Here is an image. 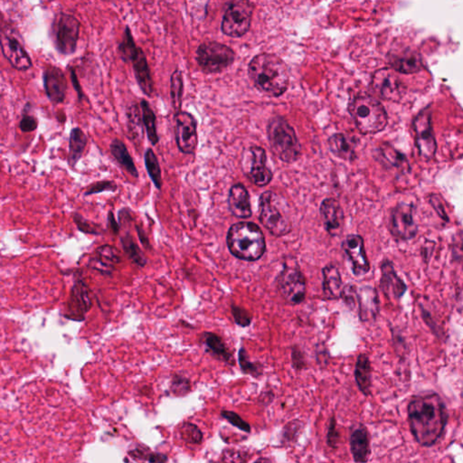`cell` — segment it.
<instances>
[{"instance_id": "6da1fadb", "label": "cell", "mask_w": 463, "mask_h": 463, "mask_svg": "<svg viewBox=\"0 0 463 463\" xmlns=\"http://www.w3.org/2000/svg\"><path fill=\"white\" fill-rule=\"evenodd\" d=\"M411 434L420 444L432 446L441 437L447 422V414L440 396H416L408 407Z\"/></svg>"}, {"instance_id": "7a4b0ae2", "label": "cell", "mask_w": 463, "mask_h": 463, "mask_svg": "<svg viewBox=\"0 0 463 463\" xmlns=\"http://www.w3.org/2000/svg\"><path fill=\"white\" fill-rule=\"evenodd\" d=\"M248 74L263 95L279 97L288 89V66L275 54L265 53L254 56L248 65Z\"/></svg>"}, {"instance_id": "3957f363", "label": "cell", "mask_w": 463, "mask_h": 463, "mask_svg": "<svg viewBox=\"0 0 463 463\" xmlns=\"http://www.w3.org/2000/svg\"><path fill=\"white\" fill-rule=\"evenodd\" d=\"M226 243L230 253L236 258L256 262L266 252L265 235L256 223L239 222L229 228Z\"/></svg>"}, {"instance_id": "277c9868", "label": "cell", "mask_w": 463, "mask_h": 463, "mask_svg": "<svg viewBox=\"0 0 463 463\" xmlns=\"http://www.w3.org/2000/svg\"><path fill=\"white\" fill-rule=\"evenodd\" d=\"M349 111L362 134H376L387 125V113L382 104L370 95H359L350 102Z\"/></svg>"}, {"instance_id": "5b68a950", "label": "cell", "mask_w": 463, "mask_h": 463, "mask_svg": "<svg viewBox=\"0 0 463 463\" xmlns=\"http://www.w3.org/2000/svg\"><path fill=\"white\" fill-rule=\"evenodd\" d=\"M268 140L272 152L281 162L293 163L301 157V147L295 129L283 117L272 118L267 127Z\"/></svg>"}, {"instance_id": "8992f818", "label": "cell", "mask_w": 463, "mask_h": 463, "mask_svg": "<svg viewBox=\"0 0 463 463\" xmlns=\"http://www.w3.org/2000/svg\"><path fill=\"white\" fill-rule=\"evenodd\" d=\"M81 23L74 15L59 12L51 25V38L57 52L71 56L77 49Z\"/></svg>"}, {"instance_id": "52a82bcc", "label": "cell", "mask_w": 463, "mask_h": 463, "mask_svg": "<svg viewBox=\"0 0 463 463\" xmlns=\"http://www.w3.org/2000/svg\"><path fill=\"white\" fill-rule=\"evenodd\" d=\"M259 219L269 233L276 237L292 231V221L277 205L276 195L272 191L262 194L259 199Z\"/></svg>"}, {"instance_id": "ba28073f", "label": "cell", "mask_w": 463, "mask_h": 463, "mask_svg": "<svg viewBox=\"0 0 463 463\" xmlns=\"http://www.w3.org/2000/svg\"><path fill=\"white\" fill-rule=\"evenodd\" d=\"M235 54L228 45L217 42H205L198 47L196 63L205 74L226 70L235 62Z\"/></svg>"}, {"instance_id": "9c48e42d", "label": "cell", "mask_w": 463, "mask_h": 463, "mask_svg": "<svg viewBox=\"0 0 463 463\" xmlns=\"http://www.w3.org/2000/svg\"><path fill=\"white\" fill-rule=\"evenodd\" d=\"M277 288L287 302L301 304L306 298L307 281L298 263H285L277 278Z\"/></svg>"}, {"instance_id": "30bf717a", "label": "cell", "mask_w": 463, "mask_h": 463, "mask_svg": "<svg viewBox=\"0 0 463 463\" xmlns=\"http://www.w3.org/2000/svg\"><path fill=\"white\" fill-rule=\"evenodd\" d=\"M253 5L249 1H234L223 15L221 29L231 38H241L249 31L252 22Z\"/></svg>"}, {"instance_id": "8fae6325", "label": "cell", "mask_w": 463, "mask_h": 463, "mask_svg": "<svg viewBox=\"0 0 463 463\" xmlns=\"http://www.w3.org/2000/svg\"><path fill=\"white\" fill-rule=\"evenodd\" d=\"M175 140L178 150L183 154L193 155L198 144V122L194 115L180 111L174 115Z\"/></svg>"}, {"instance_id": "7c38bea8", "label": "cell", "mask_w": 463, "mask_h": 463, "mask_svg": "<svg viewBox=\"0 0 463 463\" xmlns=\"http://www.w3.org/2000/svg\"><path fill=\"white\" fill-rule=\"evenodd\" d=\"M93 307L92 292L81 278L74 281L68 301L65 304L63 317L72 322H81Z\"/></svg>"}, {"instance_id": "4fadbf2b", "label": "cell", "mask_w": 463, "mask_h": 463, "mask_svg": "<svg viewBox=\"0 0 463 463\" xmlns=\"http://www.w3.org/2000/svg\"><path fill=\"white\" fill-rule=\"evenodd\" d=\"M416 142L420 156L425 159H432L437 152V142L432 132L431 113L425 109L414 120Z\"/></svg>"}, {"instance_id": "5bb4252c", "label": "cell", "mask_w": 463, "mask_h": 463, "mask_svg": "<svg viewBox=\"0 0 463 463\" xmlns=\"http://www.w3.org/2000/svg\"><path fill=\"white\" fill-rule=\"evenodd\" d=\"M0 48L3 56L16 70L24 72L33 68L31 57L26 52V48L16 36L9 34L3 27L0 36Z\"/></svg>"}, {"instance_id": "9a60e30c", "label": "cell", "mask_w": 463, "mask_h": 463, "mask_svg": "<svg viewBox=\"0 0 463 463\" xmlns=\"http://www.w3.org/2000/svg\"><path fill=\"white\" fill-rule=\"evenodd\" d=\"M389 230L393 237L399 240H409L416 235L417 226L411 205L400 204L392 211Z\"/></svg>"}, {"instance_id": "2e32d148", "label": "cell", "mask_w": 463, "mask_h": 463, "mask_svg": "<svg viewBox=\"0 0 463 463\" xmlns=\"http://www.w3.org/2000/svg\"><path fill=\"white\" fill-rule=\"evenodd\" d=\"M45 95L53 104H61L68 93V80L65 72L56 65L45 66L43 72Z\"/></svg>"}, {"instance_id": "e0dca14e", "label": "cell", "mask_w": 463, "mask_h": 463, "mask_svg": "<svg viewBox=\"0 0 463 463\" xmlns=\"http://www.w3.org/2000/svg\"><path fill=\"white\" fill-rule=\"evenodd\" d=\"M372 89L381 98L396 102L402 96L400 79L391 69H381L375 72L371 81Z\"/></svg>"}, {"instance_id": "ac0fdd59", "label": "cell", "mask_w": 463, "mask_h": 463, "mask_svg": "<svg viewBox=\"0 0 463 463\" xmlns=\"http://www.w3.org/2000/svg\"><path fill=\"white\" fill-rule=\"evenodd\" d=\"M342 249L346 253L352 265L353 274L361 276L370 271L364 239L359 235H349L342 244Z\"/></svg>"}, {"instance_id": "d6986e66", "label": "cell", "mask_w": 463, "mask_h": 463, "mask_svg": "<svg viewBox=\"0 0 463 463\" xmlns=\"http://www.w3.org/2000/svg\"><path fill=\"white\" fill-rule=\"evenodd\" d=\"M320 217H322L324 228L329 235L340 236L344 228V212L340 202L334 198H326L320 205Z\"/></svg>"}, {"instance_id": "ffe728a7", "label": "cell", "mask_w": 463, "mask_h": 463, "mask_svg": "<svg viewBox=\"0 0 463 463\" xmlns=\"http://www.w3.org/2000/svg\"><path fill=\"white\" fill-rule=\"evenodd\" d=\"M132 63L136 81H137L138 86L140 87L141 92L145 95L151 98L154 93H155V84H154L152 74H151L146 54H145L141 47H139L137 50L133 53L131 58L129 60L128 63Z\"/></svg>"}, {"instance_id": "44dd1931", "label": "cell", "mask_w": 463, "mask_h": 463, "mask_svg": "<svg viewBox=\"0 0 463 463\" xmlns=\"http://www.w3.org/2000/svg\"><path fill=\"white\" fill-rule=\"evenodd\" d=\"M120 262L122 256L120 251L113 245L104 244L97 248L88 265L93 270L98 271L105 276H111L116 269V265Z\"/></svg>"}, {"instance_id": "7402d4cb", "label": "cell", "mask_w": 463, "mask_h": 463, "mask_svg": "<svg viewBox=\"0 0 463 463\" xmlns=\"http://www.w3.org/2000/svg\"><path fill=\"white\" fill-rule=\"evenodd\" d=\"M249 171L248 177L254 185L265 187L272 180V172L266 165L267 155L261 147H251L249 150Z\"/></svg>"}, {"instance_id": "603a6c76", "label": "cell", "mask_w": 463, "mask_h": 463, "mask_svg": "<svg viewBox=\"0 0 463 463\" xmlns=\"http://www.w3.org/2000/svg\"><path fill=\"white\" fill-rule=\"evenodd\" d=\"M350 450L356 463L368 462L370 456V439L367 427L362 423H356L350 429Z\"/></svg>"}, {"instance_id": "cb8c5ba5", "label": "cell", "mask_w": 463, "mask_h": 463, "mask_svg": "<svg viewBox=\"0 0 463 463\" xmlns=\"http://www.w3.org/2000/svg\"><path fill=\"white\" fill-rule=\"evenodd\" d=\"M380 286L386 297L392 299H400L407 290V285L396 274L393 263L387 260L381 265Z\"/></svg>"}, {"instance_id": "d4e9b609", "label": "cell", "mask_w": 463, "mask_h": 463, "mask_svg": "<svg viewBox=\"0 0 463 463\" xmlns=\"http://www.w3.org/2000/svg\"><path fill=\"white\" fill-rule=\"evenodd\" d=\"M389 63L393 70L402 74H413L423 68L422 57L410 48L390 54Z\"/></svg>"}, {"instance_id": "484cf974", "label": "cell", "mask_w": 463, "mask_h": 463, "mask_svg": "<svg viewBox=\"0 0 463 463\" xmlns=\"http://www.w3.org/2000/svg\"><path fill=\"white\" fill-rule=\"evenodd\" d=\"M228 207L233 216L247 219L252 217L250 196L244 185L235 184L231 187L228 196Z\"/></svg>"}, {"instance_id": "4316f807", "label": "cell", "mask_w": 463, "mask_h": 463, "mask_svg": "<svg viewBox=\"0 0 463 463\" xmlns=\"http://www.w3.org/2000/svg\"><path fill=\"white\" fill-rule=\"evenodd\" d=\"M359 313L362 322L376 319L379 311V301L376 289L370 286H363L358 289Z\"/></svg>"}, {"instance_id": "83f0119b", "label": "cell", "mask_w": 463, "mask_h": 463, "mask_svg": "<svg viewBox=\"0 0 463 463\" xmlns=\"http://www.w3.org/2000/svg\"><path fill=\"white\" fill-rule=\"evenodd\" d=\"M322 275L324 298L327 299H340L344 286L338 269L333 265H326L322 269Z\"/></svg>"}, {"instance_id": "f1b7e54d", "label": "cell", "mask_w": 463, "mask_h": 463, "mask_svg": "<svg viewBox=\"0 0 463 463\" xmlns=\"http://www.w3.org/2000/svg\"><path fill=\"white\" fill-rule=\"evenodd\" d=\"M201 342L203 346L205 347V351L211 354L214 358L222 360L230 365H234V358L230 353L228 347L226 346L223 338L219 335L212 332H204L201 335Z\"/></svg>"}, {"instance_id": "f546056e", "label": "cell", "mask_w": 463, "mask_h": 463, "mask_svg": "<svg viewBox=\"0 0 463 463\" xmlns=\"http://www.w3.org/2000/svg\"><path fill=\"white\" fill-rule=\"evenodd\" d=\"M110 151L111 155L116 160L118 164L122 166L129 175L134 178H139V171L132 157L130 154L128 149L124 142L115 138L110 144Z\"/></svg>"}, {"instance_id": "4dcf8cb0", "label": "cell", "mask_w": 463, "mask_h": 463, "mask_svg": "<svg viewBox=\"0 0 463 463\" xmlns=\"http://www.w3.org/2000/svg\"><path fill=\"white\" fill-rule=\"evenodd\" d=\"M88 138L83 130L75 127L72 129L70 137H69V153L68 165L71 168H74L80 162L84 155V150L87 146Z\"/></svg>"}, {"instance_id": "1f68e13d", "label": "cell", "mask_w": 463, "mask_h": 463, "mask_svg": "<svg viewBox=\"0 0 463 463\" xmlns=\"http://www.w3.org/2000/svg\"><path fill=\"white\" fill-rule=\"evenodd\" d=\"M141 110L137 104H132L126 111L127 128L130 139L136 144H140L143 140L144 124Z\"/></svg>"}, {"instance_id": "d6a6232c", "label": "cell", "mask_w": 463, "mask_h": 463, "mask_svg": "<svg viewBox=\"0 0 463 463\" xmlns=\"http://www.w3.org/2000/svg\"><path fill=\"white\" fill-rule=\"evenodd\" d=\"M371 371L370 360L367 355L361 354L356 359L355 379L360 391L365 395H370Z\"/></svg>"}, {"instance_id": "836d02e7", "label": "cell", "mask_w": 463, "mask_h": 463, "mask_svg": "<svg viewBox=\"0 0 463 463\" xmlns=\"http://www.w3.org/2000/svg\"><path fill=\"white\" fill-rule=\"evenodd\" d=\"M329 150L336 157L343 160H354L356 152L354 146L347 138L342 133H336L329 140Z\"/></svg>"}, {"instance_id": "e575fe53", "label": "cell", "mask_w": 463, "mask_h": 463, "mask_svg": "<svg viewBox=\"0 0 463 463\" xmlns=\"http://www.w3.org/2000/svg\"><path fill=\"white\" fill-rule=\"evenodd\" d=\"M141 109L142 113V120L145 129H146L148 140L152 146H156L159 142V136L157 134V116L155 111L151 107L150 102L147 100H141Z\"/></svg>"}, {"instance_id": "d590c367", "label": "cell", "mask_w": 463, "mask_h": 463, "mask_svg": "<svg viewBox=\"0 0 463 463\" xmlns=\"http://www.w3.org/2000/svg\"><path fill=\"white\" fill-rule=\"evenodd\" d=\"M120 244H122L123 252L125 253L128 258L134 265L140 268H143L146 266V257H145L140 246L136 243L131 233L126 231L123 235H120Z\"/></svg>"}, {"instance_id": "8d00e7d4", "label": "cell", "mask_w": 463, "mask_h": 463, "mask_svg": "<svg viewBox=\"0 0 463 463\" xmlns=\"http://www.w3.org/2000/svg\"><path fill=\"white\" fill-rule=\"evenodd\" d=\"M184 93V79L182 71L175 68L171 77V98L175 114L180 113L182 109Z\"/></svg>"}, {"instance_id": "74e56055", "label": "cell", "mask_w": 463, "mask_h": 463, "mask_svg": "<svg viewBox=\"0 0 463 463\" xmlns=\"http://www.w3.org/2000/svg\"><path fill=\"white\" fill-rule=\"evenodd\" d=\"M144 163L151 181H152L156 189L160 191L163 185L162 168H160L159 159H157L155 152L151 148H148L145 150Z\"/></svg>"}, {"instance_id": "f35d334b", "label": "cell", "mask_w": 463, "mask_h": 463, "mask_svg": "<svg viewBox=\"0 0 463 463\" xmlns=\"http://www.w3.org/2000/svg\"><path fill=\"white\" fill-rule=\"evenodd\" d=\"M139 45L136 44L134 38H133L131 27L125 26L124 29L122 40L118 45V53L124 63H128L130 58L133 53L137 50Z\"/></svg>"}, {"instance_id": "ab89813d", "label": "cell", "mask_w": 463, "mask_h": 463, "mask_svg": "<svg viewBox=\"0 0 463 463\" xmlns=\"http://www.w3.org/2000/svg\"><path fill=\"white\" fill-rule=\"evenodd\" d=\"M72 220L77 225L79 231L84 233V234L102 235L104 233V228L100 223L84 219L81 214H72Z\"/></svg>"}, {"instance_id": "60d3db41", "label": "cell", "mask_w": 463, "mask_h": 463, "mask_svg": "<svg viewBox=\"0 0 463 463\" xmlns=\"http://www.w3.org/2000/svg\"><path fill=\"white\" fill-rule=\"evenodd\" d=\"M239 365L244 374L258 377L262 374V367L258 363H253L249 359V356L244 347H241L238 354Z\"/></svg>"}, {"instance_id": "b9f144b4", "label": "cell", "mask_w": 463, "mask_h": 463, "mask_svg": "<svg viewBox=\"0 0 463 463\" xmlns=\"http://www.w3.org/2000/svg\"><path fill=\"white\" fill-rule=\"evenodd\" d=\"M381 154L389 164L398 168H405L407 165V159L389 145L381 147Z\"/></svg>"}, {"instance_id": "7bdbcfd3", "label": "cell", "mask_w": 463, "mask_h": 463, "mask_svg": "<svg viewBox=\"0 0 463 463\" xmlns=\"http://www.w3.org/2000/svg\"><path fill=\"white\" fill-rule=\"evenodd\" d=\"M29 111H31V104L26 102L25 107H24L22 118H21L19 122V129L22 132H33L38 129V120Z\"/></svg>"}, {"instance_id": "ee69618b", "label": "cell", "mask_w": 463, "mask_h": 463, "mask_svg": "<svg viewBox=\"0 0 463 463\" xmlns=\"http://www.w3.org/2000/svg\"><path fill=\"white\" fill-rule=\"evenodd\" d=\"M181 435L187 443L199 444L203 441L201 430L191 423H184L181 428Z\"/></svg>"}, {"instance_id": "f6af8a7d", "label": "cell", "mask_w": 463, "mask_h": 463, "mask_svg": "<svg viewBox=\"0 0 463 463\" xmlns=\"http://www.w3.org/2000/svg\"><path fill=\"white\" fill-rule=\"evenodd\" d=\"M118 189L117 184L113 180H102L98 182L93 183L87 187L84 196L96 195V194L104 192H116Z\"/></svg>"}, {"instance_id": "bcb514c9", "label": "cell", "mask_w": 463, "mask_h": 463, "mask_svg": "<svg viewBox=\"0 0 463 463\" xmlns=\"http://www.w3.org/2000/svg\"><path fill=\"white\" fill-rule=\"evenodd\" d=\"M302 428H304V423L299 420L292 421L287 423L283 432V443L290 444L297 440Z\"/></svg>"}, {"instance_id": "7dc6e473", "label": "cell", "mask_w": 463, "mask_h": 463, "mask_svg": "<svg viewBox=\"0 0 463 463\" xmlns=\"http://www.w3.org/2000/svg\"><path fill=\"white\" fill-rule=\"evenodd\" d=\"M221 416L223 417L228 423H231L232 425H234L235 427L240 429L241 431L246 432V434H250L252 432V428L251 425L247 422L242 418L238 414L235 413L233 411H226L223 410L221 411Z\"/></svg>"}, {"instance_id": "c3c4849f", "label": "cell", "mask_w": 463, "mask_h": 463, "mask_svg": "<svg viewBox=\"0 0 463 463\" xmlns=\"http://www.w3.org/2000/svg\"><path fill=\"white\" fill-rule=\"evenodd\" d=\"M249 455L244 450L234 449L223 450L222 453V462L223 463H247Z\"/></svg>"}, {"instance_id": "681fc988", "label": "cell", "mask_w": 463, "mask_h": 463, "mask_svg": "<svg viewBox=\"0 0 463 463\" xmlns=\"http://www.w3.org/2000/svg\"><path fill=\"white\" fill-rule=\"evenodd\" d=\"M337 427V420L335 416H332L329 421L328 434H327V444L332 449H337L340 441V434Z\"/></svg>"}, {"instance_id": "f907efd6", "label": "cell", "mask_w": 463, "mask_h": 463, "mask_svg": "<svg viewBox=\"0 0 463 463\" xmlns=\"http://www.w3.org/2000/svg\"><path fill=\"white\" fill-rule=\"evenodd\" d=\"M341 298L350 308H356V305H359L358 288L352 284L345 286Z\"/></svg>"}, {"instance_id": "816d5d0a", "label": "cell", "mask_w": 463, "mask_h": 463, "mask_svg": "<svg viewBox=\"0 0 463 463\" xmlns=\"http://www.w3.org/2000/svg\"><path fill=\"white\" fill-rule=\"evenodd\" d=\"M232 314L235 320V323L239 326L247 327L250 325L251 322H252V316H251L250 313H248L246 310H244V308L233 305Z\"/></svg>"}, {"instance_id": "f5cc1de1", "label": "cell", "mask_w": 463, "mask_h": 463, "mask_svg": "<svg viewBox=\"0 0 463 463\" xmlns=\"http://www.w3.org/2000/svg\"><path fill=\"white\" fill-rule=\"evenodd\" d=\"M172 389L175 392L187 393L190 390V381L186 377L175 375L172 380Z\"/></svg>"}, {"instance_id": "db71d44e", "label": "cell", "mask_w": 463, "mask_h": 463, "mask_svg": "<svg viewBox=\"0 0 463 463\" xmlns=\"http://www.w3.org/2000/svg\"><path fill=\"white\" fill-rule=\"evenodd\" d=\"M69 71H70V77L72 87H74L75 92L77 93L79 102H81L84 98H86V95H84L83 88H81L80 81H79L77 72H75V69L74 68H69Z\"/></svg>"}, {"instance_id": "11a10c76", "label": "cell", "mask_w": 463, "mask_h": 463, "mask_svg": "<svg viewBox=\"0 0 463 463\" xmlns=\"http://www.w3.org/2000/svg\"><path fill=\"white\" fill-rule=\"evenodd\" d=\"M292 365L296 370H301L306 367V362L301 350L297 349L292 350Z\"/></svg>"}, {"instance_id": "9f6ffc18", "label": "cell", "mask_w": 463, "mask_h": 463, "mask_svg": "<svg viewBox=\"0 0 463 463\" xmlns=\"http://www.w3.org/2000/svg\"><path fill=\"white\" fill-rule=\"evenodd\" d=\"M134 228L136 232H137L139 240H140L141 244L143 245L145 250H152V246H151L150 243V239L148 237L146 232L144 231V229L142 228L141 226L137 223H134Z\"/></svg>"}, {"instance_id": "6f0895ef", "label": "cell", "mask_w": 463, "mask_h": 463, "mask_svg": "<svg viewBox=\"0 0 463 463\" xmlns=\"http://www.w3.org/2000/svg\"><path fill=\"white\" fill-rule=\"evenodd\" d=\"M430 202H431V204L432 207H434V210H437L439 216L441 217V219H444L448 222V219L447 214L446 210H444V205L441 204V198H439L438 196H431V198H430Z\"/></svg>"}, {"instance_id": "680465c9", "label": "cell", "mask_w": 463, "mask_h": 463, "mask_svg": "<svg viewBox=\"0 0 463 463\" xmlns=\"http://www.w3.org/2000/svg\"><path fill=\"white\" fill-rule=\"evenodd\" d=\"M108 228L115 235H119L120 232V223L115 219L114 214L110 211L108 213Z\"/></svg>"}, {"instance_id": "91938a15", "label": "cell", "mask_w": 463, "mask_h": 463, "mask_svg": "<svg viewBox=\"0 0 463 463\" xmlns=\"http://www.w3.org/2000/svg\"><path fill=\"white\" fill-rule=\"evenodd\" d=\"M253 463H271L267 458H259L257 459Z\"/></svg>"}]
</instances>
